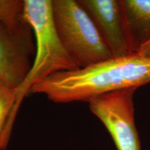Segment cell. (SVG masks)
<instances>
[{"label":"cell","instance_id":"1","mask_svg":"<svg viewBox=\"0 0 150 150\" xmlns=\"http://www.w3.org/2000/svg\"><path fill=\"white\" fill-rule=\"evenodd\" d=\"M150 82V59L133 54L55 73L32 87L29 94H42L56 103L88 102L111 92L137 88Z\"/></svg>","mask_w":150,"mask_h":150},{"label":"cell","instance_id":"2","mask_svg":"<svg viewBox=\"0 0 150 150\" xmlns=\"http://www.w3.org/2000/svg\"><path fill=\"white\" fill-rule=\"evenodd\" d=\"M22 16L35 36V55L26 78L17 90V105L32 87L55 73L80 69L62 42L55 25L52 0H23Z\"/></svg>","mask_w":150,"mask_h":150},{"label":"cell","instance_id":"3","mask_svg":"<svg viewBox=\"0 0 150 150\" xmlns=\"http://www.w3.org/2000/svg\"><path fill=\"white\" fill-rule=\"evenodd\" d=\"M52 10L61 40L80 68L113 57L77 0H52Z\"/></svg>","mask_w":150,"mask_h":150},{"label":"cell","instance_id":"4","mask_svg":"<svg viewBox=\"0 0 150 150\" xmlns=\"http://www.w3.org/2000/svg\"><path fill=\"white\" fill-rule=\"evenodd\" d=\"M35 55L33 31L22 15L0 21V80L17 89Z\"/></svg>","mask_w":150,"mask_h":150},{"label":"cell","instance_id":"5","mask_svg":"<svg viewBox=\"0 0 150 150\" xmlns=\"http://www.w3.org/2000/svg\"><path fill=\"white\" fill-rule=\"evenodd\" d=\"M136 88L106 93L88 102L91 112L107 129L118 150H141L134 122Z\"/></svg>","mask_w":150,"mask_h":150},{"label":"cell","instance_id":"6","mask_svg":"<svg viewBox=\"0 0 150 150\" xmlns=\"http://www.w3.org/2000/svg\"><path fill=\"white\" fill-rule=\"evenodd\" d=\"M90 17L113 57L134 53L123 15L121 0H77Z\"/></svg>","mask_w":150,"mask_h":150},{"label":"cell","instance_id":"7","mask_svg":"<svg viewBox=\"0 0 150 150\" xmlns=\"http://www.w3.org/2000/svg\"><path fill=\"white\" fill-rule=\"evenodd\" d=\"M132 51L137 54L150 39V0H121Z\"/></svg>","mask_w":150,"mask_h":150},{"label":"cell","instance_id":"8","mask_svg":"<svg viewBox=\"0 0 150 150\" xmlns=\"http://www.w3.org/2000/svg\"><path fill=\"white\" fill-rule=\"evenodd\" d=\"M17 88L0 80V150H5L19 107Z\"/></svg>","mask_w":150,"mask_h":150},{"label":"cell","instance_id":"9","mask_svg":"<svg viewBox=\"0 0 150 150\" xmlns=\"http://www.w3.org/2000/svg\"><path fill=\"white\" fill-rule=\"evenodd\" d=\"M20 11L19 2L16 0H0V21L13 18Z\"/></svg>","mask_w":150,"mask_h":150},{"label":"cell","instance_id":"10","mask_svg":"<svg viewBox=\"0 0 150 150\" xmlns=\"http://www.w3.org/2000/svg\"><path fill=\"white\" fill-rule=\"evenodd\" d=\"M137 54L150 59V39L140 48Z\"/></svg>","mask_w":150,"mask_h":150}]
</instances>
